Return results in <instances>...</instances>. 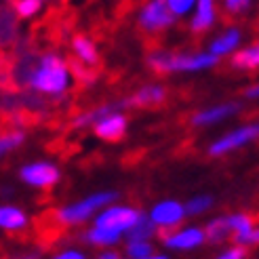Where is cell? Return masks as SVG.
<instances>
[{
	"instance_id": "obj_1",
	"label": "cell",
	"mask_w": 259,
	"mask_h": 259,
	"mask_svg": "<svg viewBox=\"0 0 259 259\" xmlns=\"http://www.w3.org/2000/svg\"><path fill=\"white\" fill-rule=\"evenodd\" d=\"M30 87L42 95H63L72 84L70 66L55 53H47L38 59L36 68L30 74Z\"/></svg>"
},
{
	"instance_id": "obj_2",
	"label": "cell",
	"mask_w": 259,
	"mask_h": 259,
	"mask_svg": "<svg viewBox=\"0 0 259 259\" xmlns=\"http://www.w3.org/2000/svg\"><path fill=\"white\" fill-rule=\"evenodd\" d=\"M217 57L211 53H169V51H154L148 55V66L158 74L171 72H202L217 66Z\"/></svg>"
},
{
	"instance_id": "obj_3",
	"label": "cell",
	"mask_w": 259,
	"mask_h": 259,
	"mask_svg": "<svg viewBox=\"0 0 259 259\" xmlns=\"http://www.w3.org/2000/svg\"><path fill=\"white\" fill-rule=\"evenodd\" d=\"M116 198H118V192H114V190L95 192V194H91V196H87L78 202L61 206L55 217H57V222L63 224V226H78V224H84L87 219L95 217L101 209L114 204Z\"/></svg>"
},
{
	"instance_id": "obj_4",
	"label": "cell",
	"mask_w": 259,
	"mask_h": 259,
	"mask_svg": "<svg viewBox=\"0 0 259 259\" xmlns=\"http://www.w3.org/2000/svg\"><path fill=\"white\" fill-rule=\"evenodd\" d=\"M139 217H141V211L133 209V206H126V204H110V206L101 209V211L95 215L93 226H95V228H101V230H108V232H114V234L124 236L126 232L137 224Z\"/></svg>"
},
{
	"instance_id": "obj_5",
	"label": "cell",
	"mask_w": 259,
	"mask_h": 259,
	"mask_svg": "<svg viewBox=\"0 0 259 259\" xmlns=\"http://www.w3.org/2000/svg\"><path fill=\"white\" fill-rule=\"evenodd\" d=\"M175 21L177 19L173 17L164 0H148L137 13V25L148 34H158L175 25Z\"/></svg>"
},
{
	"instance_id": "obj_6",
	"label": "cell",
	"mask_w": 259,
	"mask_h": 259,
	"mask_svg": "<svg viewBox=\"0 0 259 259\" xmlns=\"http://www.w3.org/2000/svg\"><path fill=\"white\" fill-rule=\"evenodd\" d=\"M257 135H259V126L257 124L238 126V128H234V131H230V133L222 135L219 139H215L213 144L209 146V154L211 156H226V154L234 152L238 148L249 146Z\"/></svg>"
},
{
	"instance_id": "obj_7",
	"label": "cell",
	"mask_w": 259,
	"mask_h": 259,
	"mask_svg": "<svg viewBox=\"0 0 259 259\" xmlns=\"http://www.w3.org/2000/svg\"><path fill=\"white\" fill-rule=\"evenodd\" d=\"M150 222L156 226V230L164 232V230H175L186 217L184 204L177 200H160L152 206L150 211Z\"/></svg>"
},
{
	"instance_id": "obj_8",
	"label": "cell",
	"mask_w": 259,
	"mask_h": 259,
	"mask_svg": "<svg viewBox=\"0 0 259 259\" xmlns=\"http://www.w3.org/2000/svg\"><path fill=\"white\" fill-rule=\"evenodd\" d=\"M19 175H21V179L25 181L28 186H32V188H53L57 181H59V177H61V173H59V169L53 164V162H45V160H40V162H30V164H25V166H21V171H19Z\"/></svg>"
},
{
	"instance_id": "obj_9",
	"label": "cell",
	"mask_w": 259,
	"mask_h": 259,
	"mask_svg": "<svg viewBox=\"0 0 259 259\" xmlns=\"http://www.w3.org/2000/svg\"><path fill=\"white\" fill-rule=\"evenodd\" d=\"M228 228H230V236L234 238L238 247H253L259 240V230L255 228V222L249 213H236V215H228L226 217Z\"/></svg>"
},
{
	"instance_id": "obj_10",
	"label": "cell",
	"mask_w": 259,
	"mask_h": 259,
	"mask_svg": "<svg viewBox=\"0 0 259 259\" xmlns=\"http://www.w3.org/2000/svg\"><path fill=\"white\" fill-rule=\"evenodd\" d=\"M162 240L173 251H192V249H198L204 242V232L202 228L190 226V228L175 230L171 234H162Z\"/></svg>"
},
{
	"instance_id": "obj_11",
	"label": "cell",
	"mask_w": 259,
	"mask_h": 259,
	"mask_svg": "<svg viewBox=\"0 0 259 259\" xmlns=\"http://www.w3.org/2000/svg\"><path fill=\"white\" fill-rule=\"evenodd\" d=\"M240 112V106L236 101H228V103H217V106L211 108H204L200 112H196L190 118V122L194 126H213L217 122H224L228 118H232L234 114Z\"/></svg>"
},
{
	"instance_id": "obj_12",
	"label": "cell",
	"mask_w": 259,
	"mask_h": 259,
	"mask_svg": "<svg viewBox=\"0 0 259 259\" xmlns=\"http://www.w3.org/2000/svg\"><path fill=\"white\" fill-rule=\"evenodd\" d=\"M95 135L103 141H118L126 133V116L120 112H110L93 124Z\"/></svg>"
},
{
	"instance_id": "obj_13",
	"label": "cell",
	"mask_w": 259,
	"mask_h": 259,
	"mask_svg": "<svg viewBox=\"0 0 259 259\" xmlns=\"http://www.w3.org/2000/svg\"><path fill=\"white\" fill-rule=\"evenodd\" d=\"M166 99V89L162 84H146L141 87L135 95L126 97L124 101L118 103V108H152V106H160Z\"/></svg>"
},
{
	"instance_id": "obj_14",
	"label": "cell",
	"mask_w": 259,
	"mask_h": 259,
	"mask_svg": "<svg viewBox=\"0 0 259 259\" xmlns=\"http://www.w3.org/2000/svg\"><path fill=\"white\" fill-rule=\"evenodd\" d=\"M194 15L190 19V30L194 34H204L209 32L215 21H217V7H215V0H196L194 5Z\"/></svg>"
},
{
	"instance_id": "obj_15",
	"label": "cell",
	"mask_w": 259,
	"mask_h": 259,
	"mask_svg": "<svg viewBox=\"0 0 259 259\" xmlns=\"http://www.w3.org/2000/svg\"><path fill=\"white\" fill-rule=\"evenodd\" d=\"M240 42H242V30L240 28H228L209 45V51H206V53H211L217 59L226 57V55H232L234 51H238Z\"/></svg>"
},
{
	"instance_id": "obj_16",
	"label": "cell",
	"mask_w": 259,
	"mask_h": 259,
	"mask_svg": "<svg viewBox=\"0 0 259 259\" xmlns=\"http://www.w3.org/2000/svg\"><path fill=\"white\" fill-rule=\"evenodd\" d=\"M28 226V215L15 204H0V230L19 232Z\"/></svg>"
},
{
	"instance_id": "obj_17",
	"label": "cell",
	"mask_w": 259,
	"mask_h": 259,
	"mask_svg": "<svg viewBox=\"0 0 259 259\" xmlns=\"http://www.w3.org/2000/svg\"><path fill=\"white\" fill-rule=\"evenodd\" d=\"M232 68L242 72H255L259 68V47L249 45L232 53Z\"/></svg>"
},
{
	"instance_id": "obj_18",
	"label": "cell",
	"mask_w": 259,
	"mask_h": 259,
	"mask_svg": "<svg viewBox=\"0 0 259 259\" xmlns=\"http://www.w3.org/2000/svg\"><path fill=\"white\" fill-rule=\"evenodd\" d=\"M72 51H74V55L84 63V66H97L99 53H97V47L93 45L91 38H87V36H74L72 38Z\"/></svg>"
},
{
	"instance_id": "obj_19",
	"label": "cell",
	"mask_w": 259,
	"mask_h": 259,
	"mask_svg": "<svg viewBox=\"0 0 259 259\" xmlns=\"http://www.w3.org/2000/svg\"><path fill=\"white\" fill-rule=\"evenodd\" d=\"M120 234H114V232H108V230H101V228H89L84 232V240L93 247H114V244L120 242Z\"/></svg>"
},
{
	"instance_id": "obj_20",
	"label": "cell",
	"mask_w": 259,
	"mask_h": 259,
	"mask_svg": "<svg viewBox=\"0 0 259 259\" xmlns=\"http://www.w3.org/2000/svg\"><path fill=\"white\" fill-rule=\"evenodd\" d=\"M202 232H204V240H209V242H213V244L224 242V240L230 236V228H228L226 217H215V219H211V222L206 224V228H204Z\"/></svg>"
},
{
	"instance_id": "obj_21",
	"label": "cell",
	"mask_w": 259,
	"mask_h": 259,
	"mask_svg": "<svg viewBox=\"0 0 259 259\" xmlns=\"http://www.w3.org/2000/svg\"><path fill=\"white\" fill-rule=\"evenodd\" d=\"M156 234V226L150 222V217L141 213V217L137 219V224L126 232V240H150Z\"/></svg>"
},
{
	"instance_id": "obj_22",
	"label": "cell",
	"mask_w": 259,
	"mask_h": 259,
	"mask_svg": "<svg viewBox=\"0 0 259 259\" xmlns=\"http://www.w3.org/2000/svg\"><path fill=\"white\" fill-rule=\"evenodd\" d=\"M211 206H213V196L200 194V196H194L184 204V211H186V215H202L209 211Z\"/></svg>"
},
{
	"instance_id": "obj_23",
	"label": "cell",
	"mask_w": 259,
	"mask_h": 259,
	"mask_svg": "<svg viewBox=\"0 0 259 259\" xmlns=\"http://www.w3.org/2000/svg\"><path fill=\"white\" fill-rule=\"evenodd\" d=\"M124 253L128 259H141V257H148L154 253V247L150 240H128L126 247H124Z\"/></svg>"
},
{
	"instance_id": "obj_24",
	"label": "cell",
	"mask_w": 259,
	"mask_h": 259,
	"mask_svg": "<svg viewBox=\"0 0 259 259\" xmlns=\"http://www.w3.org/2000/svg\"><path fill=\"white\" fill-rule=\"evenodd\" d=\"M169 11L173 13L175 19H181V17H188L190 13L194 11V5H196V0H164Z\"/></svg>"
},
{
	"instance_id": "obj_25",
	"label": "cell",
	"mask_w": 259,
	"mask_h": 259,
	"mask_svg": "<svg viewBox=\"0 0 259 259\" xmlns=\"http://www.w3.org/2000/svg\"><path fill=\"white\" fill-rule=\"evenodd\" d=\"M40 9H42V0H17L15 3V13L23 19L34 17Z\"/></svg>"
},
{
	"instance_id": "obj_26",
	"label": "cell",
	"mask_w": 259,
	"mask_h": 259,
	"mask_svg": "<svg viewBox=\"0 0 259 259\" xmlns=\"http://www.w3.org/2000/svg\"><path fill=\"white\" fill-rule=\"evenodd\" d=\"M21 141H23V133L21 131H11V133L0 135V158H3L7 152L21 146Z\"/></svg>"
},
{
	"instance_id": "obj_27",
	"label": "cell",
	"mask_w": 259,
	"mask_h": 259,
	"mask_svg": "<svg viewBox=\"0 0 259 259\" xmlns=\"http://www.w3.org/2000/svg\"><path fill=\"white\" fill-rule=\"evenodd\" d=\"M253 5V0H224V9L232 15H240V13L249 11Z\"/></svg>"
},
{
	"instance_id": "obj_28",
	"label": "cell",
	"mask_w": 259,
	"mask_h": 259,
	"mask_svg": "<svg viewBox=\"0 0 259 259\" xmlns=\"http://www.w3.org/2000/svg\"><path fill=\"white\" fill-rule=\"evenodd\" d=\"M247 247H230L228 251H224L222 255H217V259H247Z\"/></svg>"
},
{
	"instance_id": "obj_29",
	"label": "cell",
	"mask_w": 259,
	"mask_h": 259,
	"mask_svg": "<svg viewBox=\"0 0 259 259\" xmlns=\"http://www.w3.org/2000/svg\"><path fill=\"white\" fill-rule=\"evenodd\" d=\"M53 259H87V255L82 251H78V249H66V251L57 253Z\"/></svg>"
},
{
	"instance_id": "obj_30",
	"label": "cell",
	"mask_w": 259,
	"mask_h": 259,
	"mask_svg": "<svg viewBox=\"0 0 259 259\" xmlns=\"http://www.w3.org/2000/svg\"><path fill=\"white\" fill-rule=\"evenodd\" d=\"M244 97H247V99H257V97H259V87H257V84L249 87L247 91H244Z\"/></svg>"
},
{
	"instance_id": "obj_31",
	"label": "cell",
	"mask_w": 259,
	"mask_h": 259,
	"mask_svg": "<svg viewBox=\"0 0 259 259\" xmlns=\"http://www.w3.org/2000/svg\"><path fill=\"white\" fill-rule=\"evenodd\" d=\"M97 259H122V257H120V253H116V251H103Z\"/></svg>"
},
{
	"instance_id": "obj_32",
	"label": "cell",
	"mask_w": 259,
	"mask_h": 259,
	"mask_svg": "<svg viewBox=\"0 0 259 259\" xmlns=\"http://www.w3.org/2000/svg\"><path fill=\"white\" fill-rule=\"evenodd\" d=\"M15 259H40V255H38V253H28V255H19Z\"/></svg>"
},
{
	"instance_id": "obj_33",
	"label": "cell",
	"mask_w": 259,
	"mask_h": 259,
	"mask_svg": "<svg viewBox=\"0 0 259 259\" xmlns=\"http://www.w3.org/2000/svg\"><path fill=\"white\" fill-rule=\"evenodd\" d=\"M141 259H169V257H166V255H148V257H141Z\"/></svg>"
}]
</instances>
